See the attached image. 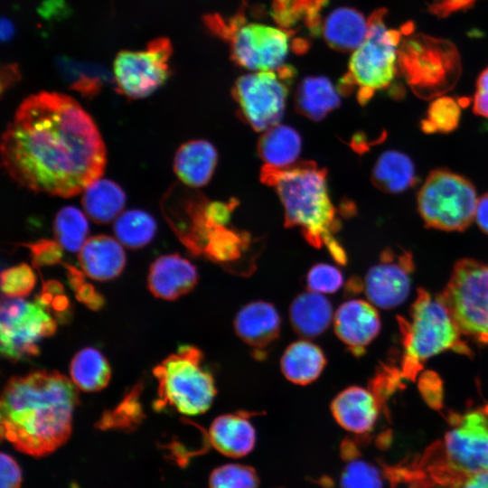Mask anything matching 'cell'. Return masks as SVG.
<instances>
[{"mask_svg":"<svg viewBox=\"0 0 488 488\" xmlns=\"http://www.w3.org/2000/svg\"><path fill=\"white\" fill-rule=\"evenodd\" d=\"M8 175L35 192L70 198L105 170L106 147L83 108L71 97L42 91L27 97L1 138Z\"/></svg>","mask_w":488,"mask_h":488,"instance_id":"obj_1","label":"cell"},{"mask_svg":"<svg viewBox=\"0 0 488 488\" xmlns=\"http://www.w3.org/2000/svg\"><path fill=\"white\" fill-rule=\"evenodd\" d=\"M77 389L70 379L56 371L11 378L1 395L2 438L33 457L52 454L71 434Z\"/></svg>","mask_w":488,"mask_h":488,"instance_id":"obj_2","label":"cell"},{"mask_svg":"<svg viewBox=\"0 0 488 488\" xmlns=\"http://www.w3.org/2000/svg\"><path fill=\"white\" fill-rule=\"evenodd\" d=\"M260 180L278 195L286 227H297L309 244L325 246L336 261L346 262L345 251L335 238L340 220L329 194L326 169L314 161L282 168L265 164Z\"/></svg>","mask_w":488,"mask_h":488,"instance_id":"obj_3","label":"cell"},{"mask_svg":"<svg viewBox=\"0 0 488 488\" xmlns=\"http://www.w3.org/2000/svg\"><path fill=\"white\" fill-rule=\"evenodd\" d=\"M387 10L379 8L368 18V33L362 43L353 51L346 73L337 89L341 95L356 94L365 105L375 92L390 86L398 71V53L404 35L412 33L411 22L400 29L388 28Z\"/></svg>","mask_w":488,"mask_h":488,"instance_id":"obj_4","label":"cell"},{"mask_svg":"<svg viewBox=\"0 0 488 488\" xmlns=\"http://www.w3.org/2000/svg\"><path fill=\"white\" fill-rule=\"evenodd\" d=\"M399 320L405 349L402 373L407 379L415 380L423 363L442 352L469 353L455 321L439 296L419 289L411 306L410 321Z\"/></svg>","mask_w":488,"mask_h":488,"instance_id":"obj_5","label":"cell"},{"mask_svg":"<svg viewBox=\"0 0 488 488\" xmlns=\"http://www.w3.org/2000/svg\"><path fill=\"white\" fill-rule=\"evenodd\" d=\"M398 69L413 92L427 99L450 90L462 71L460 55L452 42L412 33L401 41Z\"/></svg>","mask_w":488,"mask_h":488,"instance_id":"obj_6","label":"cell"},{"mask_svg":"<svg viewBox=\"0 0 488 488\" xmlns=\"http://www.w3.org/2000/svg\"><path fill=\"white\" fill-rule=\"evenodd\" d=\"M207 28L228 42L231 61L249 70H268L284 64L290 48V35L281 28L246 23L243 14L228 19L219 14L203 17Z\"/></svg>","mask_w":488,"mask_h":488,"instance_id":"obj_7","label":"cell"},{"mask_svg":"<svg viewBox=\"0 0 488 488\" xmlns=\"http://www.w3.org/2000/svg\"><path fill=\"white\" fill-rule=\"evenodd\" d=\"M161 405L173 406L182 414L205 413L216 396L211 374L202 366V353L193 346H181L154 370Z\"/></svg>","mask_w":488,"mask_h":488,"instance_id":"obj_8","label":"cell"},{"mask_svg":"<svg viewBox=\"0 0 488 488\" xmlns=\"http://www.w3.org/2000/svg\"><path fill=\"white\" fill-rule=\"evenodd\" d=\"M474 186L447 170L429 174L418 194V208L425 224L446 231H462L473 221L477 205Z\"/></svg>","mask_w":488,"mask_h":488,"instance_id":"obj_9","label":"cell"},{"mask_svg":"<svg viewBox=\"0 0 488 488\" xmlns=\"http://www.w3.org/2000/svg\"><path fill=\"white\" fill-rule=\"evenodd\" d=\"M462 334L488 344V263L456 262L441 296Z\"/></svg>","mask_w":488,"mask_h":488,"instance_id":"obj_10","label":"cell"},{"mask_svg":"<svg viewBox=\"0 0 488 488\" xmlns=\"http://www.w3.org/2000/svg\"><path fill=\"white\" fill-rule=\"evenodd\" d=\"M296 69L287 64L240 76L234 82L232 97L244 122L256 131L267 130L281 120L296 79Z\"/></svg>","mask_w":488,"mask_h":488,"instance_id":"obj_11","label":"cell"},{"mask_svg":"<svg viewBox=\"0 0 488 488\" xmlns=\"http://www.w3.org/2000/svg\"><path fill=\"white\" fill-rule=\"evenodd\" d=\"M56 328V321L37 298L28 301L3 295L0 350L6 359L18 361L37 355L40 341L52 335Z\"/></svg>","mask_w":488,"mask_h":488,"instance_id":"obj_12","label":"cell"},{"mask_svg":"<svg viewBox=\"0 0 488 488\" xmlns=\"http://www.w3.org/2000/svg\"><path fill=\"white\" fill-rule=\"evenodd\" d=\"M172 51L168 39L157 38L144 51L117 53L113 72L118 90L132 99L151 95L168 79Z\"/></svg>","mask_w":488,"mask_h":488,"instance_id":"obj_13","label":"cell"},{"mask_svg":"<svg viewBox=\"0 0 488 488\" xmlns=\"http://www.w3.org/2000/svg\"><path fill=\"white\" fill-rule=\"evenodd\" d=\"M453 427L445 436L448 467L456 474L469 476L488 470V411L471 410L449 418Z\"/></svg>","mask_w":488,"mask_h":488,"instance_id":"obj_14","label":"cell"},{"mask_svg":"<svg viewBox=\"0 0 488 488\" xmlns=\"http://www.w3.org/2000/svg\"><path fill=\"white\" fill-rule=\"evenodd\" d=\"M413 269L409 252H384L380 262L367 271L363 280L369 302L386 310L403 304L410 294Z\"/></svg>","mask_w":488,"mask_h":488,"instance_id":"obj_15","label":"cell"},{"mask_svg":"<svg viewBox=\"0 0 488 488\" xmlns=\"http://www.w3.org/2000/svg\"><path fill=\"white\" fill-rule=\"evenodd\" d=\"M333 324L338 338L354 354H361L381 327L375 305L362 299L343 303L334 312Z\"/></svg>","mask_w":488,"mask_h":488,"instance_id":"obj_16","label":"cell"},{"mask_svg":"<svg viewBox=\"0 0 488 488\" xmlns=\"http://www.w3.org/2000/svg\"><path fill=\"white\" fill-rule=\"evenodd\" d=\"M331 411L339 426L351 433L361 435L375 427L380 408L376 394L371 390L350 386L334 397Z\"/></svg>","mask_w":488,"mask_h":488,"instance_id":"obj_17","label":"cell"},{"mask_svg":"<svg viewBox=\"0 0 488 488\" xmlns=\"http://www.w3.org/2000/svg\"><path fill=\"white\" fill-rule=\"evenodd\" d=\"M196 267L178 254L163 255L151 265L148 287L158 298L174 300L189 293L196 285Z\"/></svg>","mask_w":488,"mask_h":488,"instance_id":"obj_18","label":"cell"},{"mask_svg":"<svg viewBox=\"0 0 488 488\" xmlns=\"http://www.w3.org/2000/svg\"><path fill=\"white\" fill-rule=\"evenodd\" d=\"M234 330L240 340L254 349L274 343L280 333L281 319L270 303L258 300L245 305L234 318Z\"/></svg>","mask_w":488,"mask_h":488,"instance_id":"obj_19","label":"cell"},{"mask_svg":"<svg viewBox=\"0 0 488 488\" xmlns=\"http://www.w3.org/2000/svg\"><path fill=\"white\" fill-rule=\"evenodd\" d=\"M79 261L86 276L97 281H107L122 272L126 255L117 239L97 235L84 242L79 251Z\"/></svg>","mask_w":488,"mask_h":488,"instance_id":"obj_20","label":"cell"},{"mask_svg":"<svg viewBox=\"0 0 488 488\" xmlns=\"http://www.w3.org/2000/svg\"><path fill=\"white\" fill-rule=\"evenodd\" d=\"M211 446L221 454L239 458L249 454L256 444V431L249 418L241 413L224 414L211 424Z\"/></svg>","mask_w":488,"mask_h":488,"instance_id":"obj_21","label":"cell"},{"mask_svg":"<svg viewBox=\"0 0 488 488\" xmlns=\"http://www.w3.org/2000/svg\"><path fill=\"white\" fill-rule=\"evenodd\" d=\"M218 161L212 144L206 140H191L183 144L175 153L174 171L179 180L192 188L209 183Z\"/></svg>","mask_w":488,"mask_h":488,"instance_id":"obj_22","label":"cell"},{"mask_svg":"<svg viewBox=\"0 0 488 488\" xmlns=\"http://www.w3.org/2000/svg\"><path fill=\"white\" fill-rule=\"evenodd\" d=\"M321 32L326 44L340 52L355 51L368 33V19L352 7L333 10L322 23Z\"/></svg>","mask_w":488,"mask_h":488,"instance_id":"obj_23","label":"cell"},{"mask_svg":"<svg viewBox=\"0 0 488 488\" xmlns=\"http://www.w3.org/2000/svg\"><path fill=\"white\" fill-rule=\"evenodd\" d=\"M333 316L334 311L329 299L310 290L296 296L289 308L293 328L305 338L322 334L333 323Z\"/></svg>","mask_w":488,"mask_h":488,"instance_id":"obj_24","label":"cell"},{"mask_svg":"<svg viewBox=\"0 0 488 488\" xmlns=\"http://www.w3.org/2000/svg\"><path fill=\"white\" fill-rule=\"evenodd\" d=\"M294 100L300 115L320 121L340 107L341 94L328 78L307 76L298 83Z\"/></svg>","mask_w":488,"mask_h":488,"instance_id":"obj_25","label":"cell"},{"mask_svg":"<svg viewBox=\"0 0 488 488\" xmlns=\"http://www.w3.org/2000/svg\"><path fill=\"white\" fill-rule=\"evenodd\" d=\"M325 364L326 358L322 349L307 340L292 343L280 360L283 375L296 385H307L316 380Z\"/></svg>","mask_w":488,"mask_h":488,"instance_id":"obj_26","label":"cell"},{"mask_svg":"<svg viewBox=\"0 0 488 488\" xmlns=\"http://www.w3.org/2000/svg\"><path fill=\"white\" fill-rule=\"evenodd\" d=\"M328 0H272L271 15L290 37L305 28L316 36L322 28V9Z\"/></svg>","mask_w":488,"mask_h":488,"instance_id":"obj_27","label":"cell"},{"mask_svg":"<svg viewBox=\"0 0 488 488\" xmlns=\"http://www.w3.org/2000/svg\"><path fill=\"white\" fill-rule=\"evenodd\" d=\"M126 193L115 182L98 179L83 192L81 204L87 216L98 224H107L121 214Z\"/></svg>","mask_w":488,"mask_h":488,"instance_id":"obj_28","label":"cell"},{"mask_svg":"<svg viewBox=\"0 0 488 488\" xmlns=\"http://www.w3.org/2000/svg\"><path fill=\"white\" fill-rule=\"evenodd\" d=\"M257 147L266 165L282 168L296 163L301 153L302 141L295 128L277 124L262 134Z\"/></svg>","mask_w":488,"mask_h":488,"instance_id":"obj_29","label":"cell"},{"mask_svg":"<svg viewBox=\"0 0 488 488\" xmlns=\"http://www.w3.org/2000/svg\"><path fill=\"white\" fill-rule=\"evenodd\" d=\"M371 182L376 188L385 192H402L417 182L414 164L401 152L386 151L379 156L374 164Z\"/></svg>","mask_w":488,"mask_h":488,"instance_id":"obj_30","label":"cell"},{"mask_svg":"<svg viewBox=\"0 0 488 488\" xmlns=\"http://www.w3.org/2000/svg\"><path fill=\"white\" fill-rule=\"evenodd\" d=\"M70 380L83 391L104 389L111 376L109 364L103 354L90 347L78 352L70 365Z\"/></svg>","mask_w":488,"mask_h":488,"instance_id":"obj_31","label":"cell"},{"mask_svg":"<svg viewBox=\"0 0 488 488\" xmlns=\"http://www.w3.org/2000/svg\"><path fill=\"white\" fill-rule=\"evenodd\" d=\"M156 231L153 216L141 210H129L121 213L114 224L117 239L130 249H139L148 244Z\"/></svg>","mask_w":488,"mask_h":488,"instance_id":"obj_32","label":"cell"},{"mask_svg":"<svg viewBox=\"0 0 488 488\" xmlns=\"http://www.w3.org/2000/svg\"><path fill=\"white\" fill-rule=\"evenodd\" d=\"M56 241L70 252L80 251L87 240L89 224L83 212L74 206L61 208L53 222Z\"/></svg>","mask_w":488,"mask_h":488,"instance_id":"obj_33","label":"cell"},{"mask_svg":"<svg viewBox=\"0 0 488 488\" xmlns=\"http://www.w3.org/2000/svg\"><path fill=\"white\" fill-rule=\"evenodd\" d=\"M58 67L70 81L71 88L85 96H94L108 78V71L101 66L75 61L67 58L58 60Z\"/></svg>","mask_w":488,"mask_h":488,"instance_id":"obj_34","label":"cell"},{"mask_svg":"<svg viewBox=\"0 0 488 488\" xmlns=\"http://www.w3.org/2000/svg\"><path fill=\"white\" fill-rule=\"evenodd\" d=\"M459 117L458 102L450 97H439L429 105L421 127L427 133H447L457 127Z\"/></svg>","mask_w":488,"mask_h":488,"instance_id":"obj_35","label":"cell"},{"mask_svg":"<svg viewBox=\"0 0 488 488\" xmlns=\"http://www.w3.org/2000/svg\"><path fill=\"white\" fill-rule=\"evenodd\" d=\"M256 470L246 465L226 464L215 468L209 479L210 488H258Z\"/></svg>","mask_w":488,"mask_h":488,"instance_id":"obj_36","label":"cell"},{"mask_svg":"<svg viewBox=\"0 0 488 488\" xmlns=\"http://www.w3.org/2000/svg\"><path fill=\"white\" fill-rule=\"evenodd\" d=\"M341 488H382L380 470L372 464L356 457L349 460L340 479Z\"/></svg>","mask_w":488,"mask_h":488,"instance_id":"obj_37","label":"cell"},{"mask_svg":"<svg viewBox=\"0 0 488 488\" xmlns=\"http://www.w3.org/2000/svg\"><path fill=\"white\" fill-rule=\"evenodd\" d=\"M36 281L33 269L26 264L5 269L1 273V289L10 297H25L34 287Z\"/></svg>","mask_w":488,"mask_h":488,"instance_id":"obj_38","label":"cell"},{"mask_svg":"<svg viewBox=\"0 0 488 488\" xmlns=\"http://www.w3.org/2000/svg\"><path fill=\"white\" fill-rule=\"evenodd\" d=\"M305 284L308 290L322 295L338 291L343 284L342 271L328 263H317L307 272Z\"/></svg>","mask_w":488,"mask_h":488,"instance_id":"obj_39","label":"cell"},{"mask_svg":"<svg viewBox=\"0 0 488 488\" xmlns=\"http://www.w3.org/2000/svg\"><path fill=\"white\" fill-rule=\"evenodd\" d=\"M31 251L33 265L35 267L58 263L62 256V247L51 239H40L25 244Z\"/></svg>","mask_w":488,"mask_h":488,"instance_id":"obj_40","label":"cell"},{"mask_svg":"<svg viewBox=\"0 0 488 488\" xmlns=\"http://www.w3.org/2000/svg\"><path fill=\"white\" fill-rule=\"evenodd\" d=\"M1 488H21L22 471L17 462L8 454L0 457Z\"/></svg>","mask_w":488,"mask_h":488,"instance_id":"obj_41","label":"cell"},{"mask_svg":"<svg viewBox=\"0 0 488 488\" xmlns=\"http://www.w3.org/2000/svg\"><path fill=\"white\" fill-rule=\"evenodd\" d=\"M420 389L427 402L435 408L441 406V382L434 373H425L420 380Z\"/></svg>","mask_w":488,"mask_h":488,"instance_id":"obj_42","label":"cell"},{"mask_svg":"<svg viewBox=\"0 0 488 488\" xmlns=\"http://www.w3.org/2000/svg\"><path fill=\"white\" fill-rule=\"evenodd\" d=\"M473 110L478 116L488 117V67L477 79Z\"/></svg>","mask_w":488,"mask_h":488,"instance_id":"obj_43","label":"cell"},{"mask_svg":"<svg viewBox=\"0 0 488 488\" xmlns=\"http://www.w3.org/2000/svg\"><path fill=\"white\" fill-rule=\"evenodd\" d=\"M477 0H434L428 10L438 17H446L455 12L472 7Z\"/></svg>","mask_w":488,"mask_h":488,"instance_id":"obj_44","label":"cell"},{"mask_svg":"<svg viewBox=\"0 0 488 488\" xmlns=\"http://www.w3.org/2000/svg\"><path fill=\"white\" fill-rule=\"evenodd\" d=\"M474 219L480 229L488 234V193L478 199Z\"/></svg>","mask_w":488,"mask_h":488,"instance_id":"obj_45","label":"cell"},{"mask_svg":"<svg viewBox=\"0 0 488 488\" xmlns=\"http://www.w3.org/2000/svg\"><path fill=\"white\" fill-rule=\"evenodd\" d=\"M460 488H488V470L467 476Z\"/></svg>","mask_w":488,"mask_h":488,"instance_id":"obj_46","label":"cell"},{"mask_svg":"<svg viewBox=\"0 0 488 488\" xmlns=\"http://www.w3.org/2000/svg\"><path fill=\"white\" fill-rule=\"evenodd\" d=\"M18 79V70L16 66L8 65L2 70V90L8 87L12 82Z\"/></svg>","mask_w":488,"mask_h":488,"instance_id":"obj_47","label":"cell"},{"mask_svg":"<svg viewBox=\"0 0 488 488\" xmlns=\"http://www.w3.org/2000/svg\"><path fill=\"white\" fill-rule=\"evenodd\" d=\"M14 33V27L13 23L7 18H2L1 20V39L5 42L10 40Z\"/></svg>","mask_w":488,"mask_h":488,"instance_id":"obj_48","label":"cell"}]
</instances>
